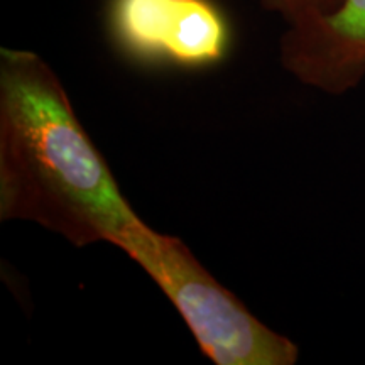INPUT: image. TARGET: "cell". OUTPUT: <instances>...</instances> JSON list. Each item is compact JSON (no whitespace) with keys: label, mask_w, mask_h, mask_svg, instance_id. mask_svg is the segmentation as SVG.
I'll list each match as a JSON object with an SVG mask.
<instances>
[{"label":"cell","mask_w":365,"mask_h":365,"mask_svg":"<svg viewBox=\"0 0 365 365\" xmlns=\"http://www.w3.org/2000/svg\"><path fill=\"white\" fill-rule=\"evenodd\" d=\"M0 220L36 223L75 247H118L143 223L59 76L29 49H0Z\"/></svg>","instance_id":"cell-1"},{"label":"cell","mask_w":365,"mask_h":365,"mask_svg":"<svg viewBox=\"0 0 365 365\" xmlns=\"http://www.w3.org/2000/svg\"><path fill=\"white\" fill-rule=\"evenodd\" d=\"M108 29L120 51L143 63L207 68L230 48V27L212 0H110Z\"/></svg>","instance_id":"cell-3"},{"label":"cell","mask_w":365,"mask_h":365,"mask_svg":"<svg viewBox=\"0 0 365 365\" xmlns=\"http://www.w3.org/2000/svg\"><path fill=\"white\" fill-rule=\"evenodd\" d=\"M166 294L215 365H294L299 349L264 325L178 237L140 223L118 245Z\"/></svg>","instance_id":"cell-2"},{"label":"cell","mask_w":365,"mask_h":365,"mask_svg":"<svg viewBox=\"0 0 365 365\" xmlns=\"http://www.w3.org/2000/svg\"><path fill=\"white\" fill-rule=\"evenodd\" d=\"M281 66L299 83L344 95L365 78V0H340L331 11L287 26Z\"/></svg>","instance_id":"cell-4"},{"label":"cell","mask_w":365,"mask_h":365,"mask_svg":"<svg viewBox=\"0 0 365 365\" xmlns=\"http://www.w3.org/2000/svg\"><path fill=\"white\" fill-rule=\"evenodd\" d=\"M264 11L277 14L287 26L294 24L314 14L331 11L340 0H257Z\"/></svg>","instance_id":"cell-5"}]
</instances>
